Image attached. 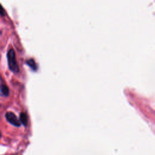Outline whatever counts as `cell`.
Instances as JSON below:
<instances>
[{
	"instance_id": "1",
	"label": "cell",
	"mask_w": 155,
	"mask_h": 155,
	"mask_svg": "<svg viewBox=\"0 0 155 155\" xmlns=\"http://www.w3.org/2000/svg\"><path fill=\"white\" fill-rule=\"evenodd\" d=\"M7 61L8 67L10 69V70L13 72H18L19 70V68L16 59L15 52L13 49H10L8 51Z\"/></svg>"
},
{
	"instance_id": "2",
	"label": "cell",
	"mask_w": 155,
	"mask_h": 155,
	"mask_svg": "<svg viewBox=\"0 0 155 155\" xmlns=\"http://www.w3.org/2000/svg\"><path fill=\"white\" fill-rule=\"evenodd\" d=\"M5 117L6 119L8 120L9 123H10L12 125L16 126V127H19L20 126V119H18V118L16 116V115L12 113V112H7L5 114Z\"/></svg>"
},
{
	"instance_id": "3",
	"label": "cell",
	"mask_w": 155,
	"mask_h": 155,
	"mask_svg": "<svg viewBox=\"0 0 155 155\" xmlns=\"http://www.w3.org/2000/svg\"><path fill=\"white\" fill-rule=\"evenodd\" d=\"M20 121L24 125H27V122H28V118H27V116L25 113H22L20 114Z\"/></svg>"
},
{
	"instance_id": "4",
	"label": "cell",
	"mask_w": 155,
	"mask_h": 155,
	"mask_svg": "<svg viewBox=\"0 0 155 155\" xmlns=\"http://www.w3.org/2000/svg\"><path fill=\"white\" fill-rule=\"evenodd\" d=\"M1 92L2 94L5 96H7L9 94V90L6 85L2 84L1 85Z\"/></svg>"
}]
</instances>
